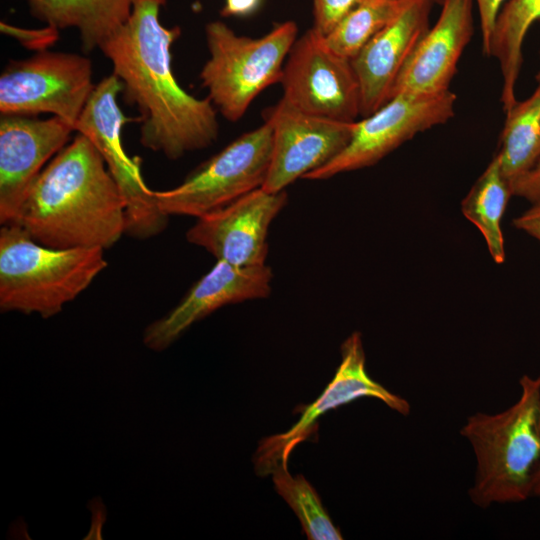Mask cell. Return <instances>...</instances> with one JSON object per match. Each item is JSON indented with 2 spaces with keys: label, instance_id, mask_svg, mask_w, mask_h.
Returning <instances> with one entry per match:
<instances>
[{
  "label": "cell",
  "instance_id": "23",
  "mask_svg": "<svg viewBox=\"0 0 540 540\" xmlns=\"http://www.w3.org/2000/svg\"><path fill=\"white\" fill-rule=\"evenodd\" d=\"M399 0H363L324 36L337 54L354 59L364 46L386 25Z\"/></svg>",
  "mask_w": 540,
  "mask_h": 540
},
{
  "label": "cell",
  "instance_id": "28",
  "mask_svg": "<svg viewBox=\"0 0 540 540\" xmlns=\"http://www.w3.org/2000/svg\"><path fill=\"white\" fill-rule=\"evenodd\" d=\"M514 226L540 241V203L532 206L513 220Z\"/></svg>",
  "mask_w": 540,
  "mask_h": 540
},
{
  "label": "cell",
  "instance_id": "31",
  "mask_svg": "<svg viewBox=\"0 0 540 540\" xmlns=\"http://www.w3.org/2000/svg\"><path fill=\"white\" fill-rule=\"evenodd\" d=\"M539 55H540V51H539ZM540 72V71H539Z\"/></svg>",
  "mask_w": 540,
  "mask_h": 540
},
{
  "label": "cell",
  "instance_id": "11",
  "mask_svg": "<svg viewBox=\"0 0 540 540\" xmlns=\"http://www.w3.org/2000/svg\"><path fill=\"white\" fill-rule=\"evenodd\" d=\"M340 350V365L322 394L304 407L299 420L289 430L260 441L253 457L257 475L266 476L276 465L287 464L295 447L317 431L321 416L359 398H376L403 416L410 414L411 407L405 398L392 393L367 373L359 332H353L347 337Z\"/></svg>",
  "mask_w": 540,
  "mask_h": 540
},
{
  "label": "cell",
  "instance_id": "7",
  "mask_svg": "<svg viewBox=\"0 0 540 540\" xmlns=\"http://www.w3.org/2000/svg\"><path fill=\"white\" fill-rule=\"evenodd\" d=\"M121 92L116 75L104 77L95 85L74 128L94 144L125 199L126 234L147 239L166 228L169 216L158 208L154 190L143 179L141 159L130 157L122 144V128L130 119L118 104Z\"/></svg>",
  "mask_w": 540,
  "mask_h": 540
},
{
  "label": "cell",
  "instance_id": "15",
  "mask_svg": "<svg viewBox=\"0 0 540 540\" xmlns=\"http://www.w3.org/2000/svg\"><path fill=\"white\" fill-rule=\"evenodd\" d=\"M435 0H399L386 25L352 59L361 90V116L383 106L394 85L429 30Z\"/></svg>",
  "mask_w": 540,
  "mask_h": 540
},
{
  "label": "cell",
  "instance_id": "10",
  "mask_svg": "<svg viewBox=\"0 0 540 540\" xmlns=\"http://www.w3.org/2000/svg\"><path fill=\"white\" fill-rule=\"evenodd\" d=\"M282 99L303 112L344 122L361 116V90L352 61L314 28L294 42L281 80Z\"/></svg>",
  "mask_w": 540,
  "mask_h": 540
},
{
  "label": "cell",
  "instance_id": "12",
  "mask_svg": "<svg viewBox=\"0 0 540 540\" xmlns=\"http://www.w3.org/2000/svg\"><path fill=\"white\" fill-rule=\"evenodd\" d=\"M272 125L270 165L262 188L276 193L335 158L349 143L355 122L303 112L282 98L266 110Z\"/></svg>",
  "mask_w": 540,
  "mask_h": 540
},
{
  "label": "cell",
  "instance_id": "30",
  "mask_svg": "<svg viewBox=\"0 0 540 540\" xmlns=\"http://www.w3.org/2000/svg\"><path fill=\"white\" fill-rule=\"evenodd\" d=\"M532 496L540 497V467L534 478Z\"/></svg>",
  "mask_w": 540,
  "mask_h": 540
},
{
  "label": "cell",
  "instance_id": "24",
  "mask_svg": "<svg viewBox=\"0 0 540 540\" xmlns=\"http://www.w3.org/2000/svg\"><path fill=\"white\" fill-rule=\"evenodd\" d=\"M363 0H313V27L321 35L334 27Z\"/></svg>",
  "mask_w": 540,
  "mask_h": 540
},
{
  "label": "cell",
  "instance_id": "25",
  "mask_svg": "<svg viewBox=\"0 0 540 540\" xmlns=\"http://www.w3.org/2000/svg\"><path fill=\"white\" fill-rule=\"evenodd\" d=\"M0 30L36 52L47 50L59 38V30L50 25L41 29H25L1 21Z\"/></svg>",
  "mask_w": 540,
  "mask_h": 540
},
{
  "label": "cell",
  "instance_id": "17",
  "mask_svg": "<svg viewBox=\"0 0 540 540\" xmlns=\"http://www.w3.org/2000/svg\"><path fill=\"white\" fill-rule=\"evenodd\" d=\"M474 0H443L441 13L399 75L391 97L399 93L446 92L474 31Z\"/></svg>",
  "mask_w": 540,
  "mask_h": 540
},
{
  "label": "cell",
  "instance_id": "21",
  "mask_svg": "<svg viewBox=\"0 0 540 540\" xmlns=\"http://www.w3.org/2000/svg\"><path fill=\"white\" fill-rule=\"evenodd\" d=\"M511 196V185L504 177L495 154L461 204L463 215L482 233L491 257L498 264L505 261L500 224Z\"/></svg>",
  "mask_w": 540,
  "mask_h": 540
},
{
  "label": "cell",
  "instance_id": "9",
  "mask_svg": "<svg viewBox=\"0 0 540 540\" xmlns=\"http://www.w3.org/2000/svg\"><path fill=\"white\" fill-rule=\"evenodd\" d=\"M456 95L399 93L372 114L355 122L347 146L303 179L324 180L372 166L416 134L443 124L455 114Z\"/></svg>",
  "mask_w": 540,
  "mask_h": 540
},
{
  "label": "cell",
  "instance_id": "19",
  "mask_svg": "<svg viewBox=\"0 0 540 540\" xmlns=\"http://www.w3.org/2000/svg\"><path fill=\"white\" fill-rule=\"evenodd\" d=\"M540 20V0H506L501 6L492 31L489 56L498 60L504 112L517 101L515 85L520 75L524 39L531 26Z\"/></svg>",
  "mask_w": 540,
  "mask_h": 540
},
{
  "label": "cell",
  "instance_id": "4",
  "mask_svg": "<svg viewBox=\"0 0 540 540\" xmlns=\"http://www.w3.org/2000/svg\"><path fill=\"white\" fill-rule=\"evenodd\" d=\"M104 249L52 248L34 241L20 227L0 230V309L37 313L62 311L107 267Z\"/></svg>",
  "mask_w": 540,
  "mask_h": 540
},
{
  "label": "cell",
  "instance_id": "14",
  "mask_svg": "<svg viewBox=\"0 0 540 540\" xmlns=\"http://www.w3.org/2000/svg\"><path fill=\"white\" fill-rule=\"evenodd\" d=\"M75 132L66 120L52 116L1 115L0 222L9 224L32 184Z\"/></svg>",
  "mask_w": 540,
  "mask_h": 540
},
{
  "label": "cell",
  "instance_id": "5",
  "mask_svg": "<svg viewBox=\"0 0 540 540\" xmlns=\"http://www.w3.org/2000/svg\"><path fill=\"white\" fill-rule=\"evenodd\" d=\"M297 33L296 23L290 20L259 38L238 35L220 20L205 26L209 57L199 77L225 119H241L261 92L280 82Z\"/></svg>",
  "mask_w": 540,
  "mask_h": 540
},
{
  "label": "cell",
  "instance_id": "26",
  "mask_svg": "<svg viewBox=\"0 0 540 540\" xmlns=\"http://www.w3.org/2000/svg\"><path fill=\"white\" fill-rule=\"evenodd\" d=\"M443 1V0H435ZM506 0H474L480 19L483 53L489 56L490 40L497 14Z\"/></svg>",
  "mask_w": 540,
  "mask_h": 540
},
{
  "label": "cell",
  "instance_id": "2",
  "mask_svg": "<svg viewBox=\"0 0 540 540\" xmlns=\"http://www.w3.org/2000/svg\"><path fill=\"white\" fill-rule=\"evenodd\" d=\"M9 224L48 247L106 249L126 233V202L99 151L77 133L38 175Z\"/></svg>",
  "mask_w": 540,
  "mask_h": 540
},
{
  "label": "cell",
  "instance_id": "6",
  "mask_svg": "<svg viewBox=\"0 0 540 540\" xmlns=\"http://www.w3.org/2000/svg\"><path fill=\"white\" fill-rule=\"evenodd\" d=\"M273 143L271 123L243 133L192 171L178 186L154 191L166 215L200 217L220 209L266 180Z\"/></svg>",
  "mask_w": 540,
  "mask_h": 540
},
{
  "label": "cell",
  "instance_id": "29",
  "mask_svg": "<svg viewBox=\"0 0 540 540\" xmlns=\"http://www.w3.org/2000/svg\"><path fill=\"white\" fill-rule=\"evenodd\" d=\"M260 0H225L221 10L223 16H244L254 12Z\"/></svg>",
  "mask_w": 540,
  "mask_h": 540
},
{
  "label": "cell",
  "instance_id": "20",
  "mask_svg": "<svg viewBox=\"0 0 540 540\" xmlns=\"http://www.w3.org/2000/svg\"><path fill=\"white\" fill-rule=\"evenodd\" d=\"M532 94L505 111L506 119L498 156L501 171L510 185L529 171L540 158V72Z\"/></svg>",
  "mask_w": 540,
  "mask_h": 540
},
{
  "label": "cell",
  "instance_id": "18",
  "mask_svg": "<svg viewBox=\"0 0 540 540\" xmlns=\"http://www.w3.org/2000/svg\"><path fill=\"white\" fill-rule=\"evenodd\" d=\"M31 15L58 30L76 28L82 49L101 45L129 18L134 0H27Z\"/></svg>",
  "mask_w": 540,
  "mask_h": 540
},
{
  "label": "cell",
  "instance_id": "16",
  "mask_svg": "<svg viewBox=\"0 0 540 540\" xmlns=\"http://www.w3.org/2000/svg\"><path fill=\"white\" fill-rule=\"evenodd\" d=\"M272 277V271L266 264L239 267L217 260L172 310L146 327L143 343L153 351H162L191 325L215 310L268 297Z\"/></svg>",
  "mask_w": 540,
  "mask_h": 540
},
{
  "label": "cell",
  "instance_id": "3",
  "mask_svg": "<svg viewBox=\"0 0 540 540\" xmlns=\"http://www.w3.org/2000/svg\"><path fill=\"white\" fill-rule=\"evenodd\" d=\"M519 385L520 396L512 406L496 414L477 412L460 430L476 459L468 494L481 508L532 496L540 467V375H523Z\"/></svg>",
  "mask_w": 540,
  "mask_h": 540
},
{
  "label": "cell",
  "instance_id": "22",
  "mask_svg": "<svg viewBox=\"0 0 540 540\" xmlns=\"http://www.w3.org/2000/svg\"><path fill=\"white\" fill-rule=\"evenodd\" d=\"M277 493L287 502L299 519L310 540H342L321 499L303 475L292 476L286 463L276 465L270 472Z\"/></svg>",
  "mask_w": 540,
  "mask_h": 540
},
{
  "label": "cell",
  "instance_id": "13",
  "mask_svg": "<svg viewBox=\"0 0 540 540\" xmlns=\"http://www.w3.org/2000/svg\"><path fill=\"white\" fill-rule=\"evenodd\" d=\"M288 200L286 191L255 189L232 203L197 218L186 233L188 242L216 260L234 266L265 265L268 231Z\"/></svg>",
  "mask_w": 540,
  "mask_h": 540
},
{
  "label": "cell",
  "instance_id": "1",
  "mask_svg": "<svg viewBox=\"0 0 540 540\" xmlns=\"http://www.w3.org/2000/svg\"><path fill=\"white\" fill-rule=\"evenodd\" d=\"M165 3L134 0L128 20L99 49L122 83L125 102L141 114L140 143L175 160L214 143L219 125L209 97H194L175 78L171 48L181 29L161 24Z\"/></svg>",
  "mask_w": 540,
  "mask_h": 540
},
{
  "label": "cell",
  "instance_id": "8",
  "mask_svg": "<svg viewBox=\"0 0 540 540\" xmlns=\"http://www.w3.org/2000/svg\"><path fill=\"white\" fill-rule=\"evenodd\" d=\"M92 79V62L80 54L47 49L11 60L0 75V113H49L75 126L95 88Z\"/></svg>",
  "mask_w": 540,
  "mask_h": 540
},
{
  "label": "cell",
  "instance_id": "27",
  "mask_svg": "<svg viewBox=\"0 0 540 540\" xmlns=\"http://www.w3.org/2000/svg\"><path fill=\"white\" fill-rule=\"evenodd\" d=\"M511 190L512 195L531 204L540 203V158L529 171L511 184Z\"/></svg>",
  "mask_w": 540,
  "mask_h": 540
}]
</instances>
